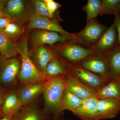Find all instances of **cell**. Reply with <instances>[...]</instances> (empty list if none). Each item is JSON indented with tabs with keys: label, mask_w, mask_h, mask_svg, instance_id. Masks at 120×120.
<instances>
[{
	"label": "cell",
	"mask_w": 120,
	"mask_h": 120,
	"mask_svg": "<svg viewBox=\"0 0 120 120\" xmlns=\"http://www.w3.org/2000/svg\"><path fill=\"white\" fill-rule=\"evenodd\" d=\"M44 1L46 4L51 17L58 18L56 17L55 13L58 9L62 7V5L53 0H44Z\"/></svg>",
	"instance_id": "cell-28"
},
{
	"label": "cell",
	"mask_w": 120,
	"mask_h": 120,
	"mask_svg": "<svg viewBox=\"0 0 120 120\" xmlns=\"http://www.w3.org/2000/svg\"><path fill=\"white\" fill-rule=\"evenodd\" d=\"M46 120H65L63 117V116L58 118L49 117Z\"/></svg>",
	"instance_id": "cell-32"
},
{
	"label": "cell",
	"mask_w": 120,
	"mask_h": 120,
	"mask_svg": "<svg viewBox=\"0 0 120 120\" xmlns=\"http://www.w3.org/2000/svg\"><path fill=\"white\" fill-rule=\"evenodd\" d=\"M13 116H7L4 117L2 119H0V120H12V117Z\"/></svg>",
	"instance_id": "cell-33"
},
{
	"label": "cell",
	"mask_w": 120,
	"mask_h": 120,
	"mask_svg": "<svg viewBox=\"0 0 120 120\" xmlns=\"http://www.w3.org/2000/svg\"><path fill=\"white\" fill-rule=\"evenodd\" d=\"M56 54L52 50L41 45L33 49L30 56L32 57L33 62L36 67L44 73L47 65Z\"/></svg>",
	"instance_id": "cell-16"
},
{
	"label": "cell",
	"mask_w": 120,
	"mask_h": 120,
	"mask_svg": "<svg viewBox=\"0 0 120 120\" xmlns=\"http://www.w3.org/2000/svg\"><path fill=\"white\" fill-rule=\"evenodd\" d=\"M49 117L35 102L23 106L13 115L12 120H46Z\"/></svg>",
	"instance_id": "cell-14"
},
{
	"label": "cell",
	"mask_w": 120,
	"mask_h": 120,
	"mask_svg": "<svg viewBox=\"0 0 120 120\" xmlns=\"http://www.w3.org/2000/svg\"><path fill=\"white\" fill-rule=\"evenodd\" d=\"M58 18H50L41 16L34 13L29 22L27 28L29 30L38 29L57 32L70 40L76 38L75 34L69 33L64 30L59 23Z\"/></svg>",
	"instance_id": "cell-8"
},
{
	"label": "cell",
	"mask_w": 120,
	"mask_h": 120,
	"mask_svg": "<svg viewBox=\"0 0 120 120\" xmlns=\"http://www.w3.org/2000/svg\"><path fill=\"white\" fill-rule=\"evenodd\" d=\"M49 81L33 84L18 85L15 88L16 91L23 105L35 102L39 96L42 94Z\"/></svg>",
	"instance_id": "cell-12"
},
{
	"label": "cell",
	"mask_w": 120,
	"mask_h": 120,
	"mask_svg": "<svg viewBox=\"0 0 120 120\" xmlns=\"http://www.w3.org/2000/svg\"><path fill=\"white\" fill-rule=\"evenodd\" d=\"M112 79L120 77V47L116 46L104 54Z\"/></svg>",
	"instance_id": "cell-21"
},
{
	"label": "cell",
	"mask_w": 120,
	"mask_h": 120,
	"mask_svg": "<svg viewBox=\"0 0 120 120\" xmlns=\"http://www.w3.org/2000/svg\"><path fill=\"white\" fill-rule=\"evenodd\" d=\"M14 22H17L11 17L5 15L1 16H0V29L3 30L9 24Z\"/></svg>",
	"instance_id": "cell-29"
},
{
	"label": "cell",
	"mask_w": 120,
	"mask_h": 120,
	"mask_svg": "<svg viewBox=\"0 0 120 120\" xmlns=\"http://www.w3.org/2000/svg\"><path fill=\"white\" fill-rule=\"evenodd\" d=\"M98 99L113 98L120 99V77L112 79L97 92Z\"/></svg>",
	"instance_id": "cell-23"
},
{
	"label": "cell",
	"mask_w": 120,
	"mask_h": 120,
	"mask_svg": "<svg viewBox=\"0 0 120 120\" xmlns=\"http://www.w3.org/2000/svg\"><path fill=\"white\" fill-rule=\"evenodd\" d=\"M32 30L30 39L33 49L44 45H53L58 42L65 43L71 40L57 32L38 29Z\"/></svg>",
	"instance_id": "cell-11"
},
{
	"label": "cell",
	"mask_w": 120,
	"mask_h": 120,
	"mask_svg": "<svg viewBox=\"0 0 120 120\" xmlns=\"http://www.w3.org/2000/svg\"><path fill=\"white\" fill-rule=\"evenodd\" d=\"M52 50L62 59L69 63L77 64L96 54L91 48L73 41L72 40Z\"/></svg>",
	"instance_id": "cell-6"
},
{
	"label": "cell",
	"mask_w": 120,
	"mask_h": 120,
	"mask_svg": "<svg viewBox=\"0 0 120 120\" xmlns=\"http://www.w3.org/2000/svg\"><path fill=\"white\" fill-rule=\"evenodd\" d=\"M6 1V0H0V8H2Z\"/></svg>",
	"instance_id": "cell-35"
},
{
	"label": "cell",
	"mask_w": 120,
	"mask_h": 120,
	"mask_svg": "<svg viewBox=\"0 0 120 120\" xmlns=\"http://www.w3.org/2000/svg\"><path fill=\"white\" fill-rule=\"evenodd\" d=\"M17 52L21 56V61L19 85L40 83L52 79L40 71L30 57L27 36L23 37L17 43Z\"/></svg>",
	"instance_id": "cell-1"
},
{
	"label": "cell",
	"mask_w": 120,
	"mask_h": 120,
	"mask_svg": "<svg viewBox=\"0 0 120 120\" xmlns=\"http://www.w3.org/2000/svg\"><path fill=\"white\" fill-rule=\"evenodd\" d=\"M65 61L68 74L74 76L84 85L96 92L110 81L83 68L77 64H72Z\"/></svg>",
	"instance_id": "cell-5"
},
{
	"label": "cell",
	"mask_w": 120,
	"mask_h": 120,
	"mask_svg": "<svg viewBox=\"0 0 120 120\" xmlns=\"http://www.w3.org/2000/svg\"><path fill=\"white\" fill-rule=\"evenodd\" d=\"M3 15H4L3 14L2 9H1V8H0V16Z\"/></svg>",
	"instance_id": "cell-36"
},
{
	"label": "cell",
	"mask_w": 120,
	"mask_h": 120,
	"mask_svg": "<svg viewBox=\"0 0 120 120\" xmlns=\"http://www.w3.org/2000/svg\"><path fill=\"white\" fill-rule=\"evenodd\" d=\"M3 30L7 35L15 41L21 37L25 31L23 24L17 22L9 24Z\"/></svg>",
	"instance_id": "cell-25"
},
{
	"label": "cell",
	"mask_w": 120,
	"mask_h": 120,
	"mask_svg": "<svg viewBox=\"0 0 120 120\" xmlns=\"http://www.w3.org/2000/svg\"><path fill=\"white\" fill-rule=\"evenodd\" d=\"M120 112V99L113 98L98 99L95 120L115 118Z\"/></svg>",
	"instance_id": "cell-10"
},
{
	"label": "cell",
	"mask_w": 120,
	"mask_h": 120,
	"mask_svg": "<svg viewBox=\"0 0 120 120\" xmlns=\"http://www.w3.org/2000/svg\"><path fill=\"white\" fill-rule=\"evenodd\" d=\"M21 67L19 58H7L0 55V86L8 90L16 88Z\"/></svg>",
	"instance_id": "cell-3"
},
{
	"label": "cell",
	"mask_w": 120,
	"mask_h": 120,
	"mask_svg": "<svg viewBox=\"0 0 120 120\" xmlns=\"http://www.w3.org/2000/svg\"><path fill=\"white\" fill-rule=\"evenodd\" d=\"M105 25L99 22L97 18L87 21L86 26L81 31L75 33L72 41L90 48L94 45L107 30Z\"/></svg>",
	"instance_id": "cell-7"
},
{
	"label": "cell",
	"mask_w": 120,
	"mask_h": 120,
	"mask_svg": "<svg viewBox=\"0 0 120 120\" xmlns=\"http://www.w3.org/2000/svg\"><path fill=\"white\" fill-rule=\"evenodd\" d=\"M35 13L41 16L52 18L44 0H32Z\"/></svg>",
	"instance_id": "cell-27"
},
{
	"label": "cell",
	"mask_w": 120,
	"mask_h": 120,
	"mask_svg": "<svg viewBox=\"0 0 120 120\" xmlns=\"http://www.w3.org/2000/svg\"><path fill=\"white\" fill-rule=\"evenodd\" d=\"M83 100L79 98L66 88L62 95L60 105V109L64 112L67 110L73 112L82 104Z\"/></svg>",
	"instance_id": "cell-22"
},
{
	"label": "cell",
	"mask_w": 120,
	"mask_h": 120,
	"mask_svg": "<svg viewBox=\"0 0 120 120\" xmlns=\"http://www.w3.org/2000/svg\"><path fill=\"white\" fill-rule=\"evenodd\" d=\"M15 88L6 92L2 106L4 117L13 116L15 113L23 106L17 95Z\"/></svg>",
	"instance_id": "cell-17"
},
{
	"label": "cell",
	"mask_w": 120,
	"mask_h": 120,
	"mask_svg": "<svg viewBox=\"0 0 120 120\" xmlns=\"http://www.w3.org/2000/svg\"><path fill=\"white\" fill-rule=\"evenodd\" d=\"M44 73L50 79L67 75L68 72L65 61L56 54L54 57L47 65Z\"/></svg>",
	"instance_id": "cell-19"
},
{
	"label": "cell",
	"mask_w": 120,
	"mask_h": 120,
	"mask_svg": "<svg viewBox=\"0 0 120 120\" xmlns=\"http://www.w3.org/2000/svg\"><path fill=\"white\" fill-rule=\"evenodd\" d=\"M18 54L17 43L0 29V54L7 58L15 57Z\"/></svg>",
	"instance_id": "cell-20"
},
{
	"label": "cell",
	"mask_w": 120,
	"mask_h": 120,
	"mask_svg": "<svg viewBox=\"0 0 120 120\" xmlns=\"http://www.w3.org/2000/svg\"><path fill=\"white\" fill-rule=\"evenodd\" d=\"M77 64L109 80L112 79L107 61L104 54H95L88 57Z\"/></svg>",
	"instance_id": "cell-9"
},
{
	"label": "cell",
	"mask_w": 120,
	"mask_h": 120,
	"mask_svg": "<svg viewBox=\"0 0 120 120\" xmlns=\"http://www.w3.org/2000/svg\"><path fill=\"white\" fill-rule=\"evenodd\" d=\"M98 100L96 97L83 100L82 104L72 113L81 120H95Z\"/></svg>",
	"instance_id": "cell-18"
},
{
	"label": "cell",
	"mask_w": 120,
	"mask_h": 120,
	"mask_svg": "<svg viewBox=\"0 0 120 120\" xmlns=\"http://www.w3.org/2000/svg\"><path fill=\"white\" fill-rule=\"evenodd\" d=\"M114 20L116 28L118 33V41L117 46L120 47V15L116 13L114 15Z\"/></svg>",
	"instance_id": "cell-30"
},
{
	"label": "cell",
	"mask_w": 120,
	"mask_h": 120,
	"mask_svg": "<svg viewBox=\"0 0 120 120\" xmlns=\"http://www.w3.org/2000/svg\"><path fill=\"white\" fill-rule=\"evenodd\" d=\"M65 79L67 88L82 100L93 97L97 98L96 91L84 85L71 75L69 74L65 75Z\"/></svg>",
	"instance_id": "cell-15"
},
{
	"label": "cell",
	"mask_w": 120,
	"mask_h": 120,
	"mask_svg": "<svg viewBox=\"0 0 120 120\" xmlns=\"http://www.w3.org/2000/svg\"><path fill=\"white\" fill-rule=\"evenodd\" d=\"M66 88L65 75L49 80L43 90L44 108L43 110L48 116L58 118L63 116L60 109L61 99Z\"/></svg>",
	"instance_id": "cell-2"
},
{
	"label": "cell",
	"mask_w": 120,
	"mask_h": 120,
	"mask_svg": "<svg viewBox=\"0 0 120 120\" xmlns=\"http://www.w3.org/2000/svg\"><path fill=\"white\" fill-rule=\"evenodd\" d=\"M101 7V0H88L86 4L82 8L87 15L86 21L97 18L100 15Z\"/></svg>",
	"instance_id": "cell-24"
},
{
	"label": "cell",
	"mask_w": 120,
	"mask_h": 120,
	"mask_svg": "<svg viewBox=\"0 0 120 120\" xmlns=\"http://www.w3.org/2000/svg\"><path fill=\"white\" fill-rule=\"evenodd\" d=\"M120 0H102L100 15H113L116 13V10Z\"/></svg>",
	"instance_id": "cell-26"
},
{
	"label": "cell",
	"mask_w": 120,
	"mask_h": 120,
	"mask_svg": "<svg viewBox=\"0 0 120 120\" xmlns=\"http://www.w3.org/2000/svg\"><path fill=\"white\" fill-rule=\"evenodd\" d=\"M116 13L120 15V2L118 4L116 10Z\"/></svg>",
	"instance_id": "cell-34"
},
{
	"label": "cell",
	"mask_w": 120,
	"mask_h": 120,
	"mask_svg": "<svg viewBox=\"0 0 120 120\" xmlns=\"http://www.w3.org/2000/svg\"><path fill=\"white\" fill-rule=\"evenodd\" d=\"M1 9L4 15L23 25L35 13L32 0H6Z\"/></svg>",
	"instance_id": "cell-4"
},
{
	"label": "cell",
	"mask_w": 120,
	"mask_h": 120,
	"mask_svg": "<svg viewBox=\"0 0 120 120\" xmlns=\"http://www.w3.org/2000/svg\"><path fill=\"white\" fill-rule=\"evenodd\" d=\"M118 41V33L114 21L107 28L100 39L91 47L96 54H104L117 46Z\"/></svg>",
	"instance_id": "cell-13"
},
{
	"label": "cell",
	"mask_w": 120,
	"mask_h": 120,
	"mask_svg": "<svg viewBox=\"0 0 120 120\" xmlns=\"http://www.w3.org/2000/svg\"><path fill=\"white\" fill-rule=\"evenodd\" d=\"M6 90L0 86V119L4 118V115L2 110V106L5 96L6 94Z\"/></svg>",
	"instance_id": "cell-31"
}]
</instances>
